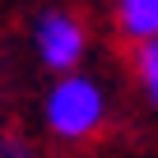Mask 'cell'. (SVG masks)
Listing matches in <instances>:
<instances>
[{
  "instance_id": "1",
  "label": "cell",
  "mask_w": 158,
  "mask_h": 158,
  "mask_svg": "<svg viewBox=\"0 0 158 158\" xmlns=\"http://www.w3.org/2000/svg\"><path fill=\"white\" fill-rule=\"evenodd\" d=\"M47 121L65 139L93 135L98 121H102V93H98V84L93 79H79V74L60 79V84L51 89V98H47Z\"/></svg>"
},
{
  "instance_id": "2",
  "label": "cell",
  "mask_w": 158,
  "mask_h": 158,
  "mask_svg": "<svg viewBox=\"0 0 158 158\" xmlns=\"http://www.w3.org/2000/svg\"><path fill=\"white\" fill-rule=\"evenodd\" d=\"M37 51L51 70H70L79 60V51H84V33H79V23L70 14H47L37 23Z\"/></svg>"
},
{
  "instance_id": "3",
  "label": "cell",
  "mask_w": 158,
  "mask_h": 158,
  "mask_svg": "<svg viewBox=\"0 0 158 158\" xmlns=\"http://www.w3.org/2000/svg\"><path fill=\"white\" fill-rule=\"evenodd\" d=\"M121 23L130 37H158V0H121Z\"/></svg>"
},
{
  "instance_id": "4",
  "label": "cell",
  "mask_w": 158,
  "mask_h": 158,
  "mask_svg": "<svg viewBox=\"0 0 158 158\" xmlns=\"http://www.w3.org/2000/svg\"><path fill=\"white\" fill-rule=\"evenodd\" d=\"M139 74H144L149 98L158 102V37H144V47H139Z\"/></svg>"
}]
</instances>
